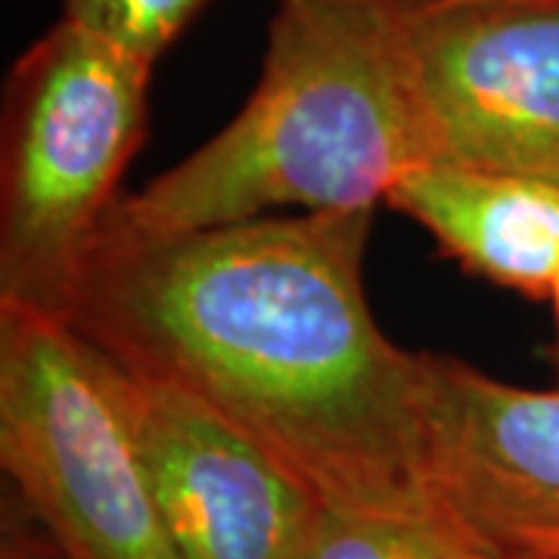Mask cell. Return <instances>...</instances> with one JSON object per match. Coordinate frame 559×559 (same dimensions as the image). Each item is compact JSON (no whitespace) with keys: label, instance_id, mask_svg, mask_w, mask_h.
<instances>
[{"label":"cell","instance_id":"obj_9","mask_svg":"<svg viewBox=\"0 0 559 559\" xmlns=\"http://www.w3.org/2000/svg\"><path fill=\"white\" fill-rule=\"evenodd\" d=\"M308 559H513L444 503L426 513L326 507Z\"/></svg>","mask_w":559,"mask_h":559},{"label":"cell","instance_id":"obj_7","mask_svg":"<svg viewBox=\"0 0 559 559\" xmlns=\"http://www.w3.org/2000/svg\"><path fill=\"white\" fill-rule=\"evenodd\" d=\"M423 414L441 503L507 557L559 559V385L423 355Z\"/></svg>","mask_w":559,"mask_h":559},{"label":"cell","instance_id":"obj_8","mask_svg":"<svg viewBox=\"0 0 559 559\" xmlns=\"http://www.w3.org/2000/svg\"><path fill=\"white\" fill-rule=\"evenodd\" d=\"M385 202L426 227L466 271L550 299L559 280V183L426 162L389 190Z\"/></svg>","mask_w":559,"mask_h":559},{"label":"cell","instance_id":"obj_10","mask_svg":"<svg viewBox=\"0 0 559 559\" xmlns=\"http://www.w3.org/2000/svg\"><path fill=\"white\" fill-rule=\"evenodd\" d=\"M62 20L119 44L140 60L159 57L183 35L209 0H60Z\"/></svg>","mask_w":559,"mask_h":559},{"label":"cell","instance_id":"obj_12","mask_svg":"<svg viewBox=\"0 0 559 559\" xmlns=\"http://www.w3.org/2000/svg\"><path fill=\"white\" fill-rule=\"evenodd\" d=\"M448 3H507V0H448Z\"/></svg>","mask_w":559,"mask_h":559},{"label":"cell","instance_id":"obj_3","mask_svg":"<svg viewBox=\"0 0 559 559\" xmlns=\"http://www.w3.org/2000/svg\"><path fill=\"white\" fill-rule=\"evenodd\" d=\"M153 62L75 22L47 28L3 84L0 305L66 318L146 134Z\"/></svg>","mask_w":559,"mask_h":559},{"label":"cell","instance_id":"obj_4","mask_svg":"<svg viewBox=\"0 0 559 559\" xmlns=\"http://www.w3.org/2000/svg\"><path fill=\"white\" fill-rule=\"evenodd\" d=\"M3 559H178L109 364L53 314L0 305Z\"/></svg>","mask_w":559,"mask_h":559},{"label":"cell","instance_id":"obj_11","mask_svg":"<svg viewBox=\"0 0 559 559\" xmlns=\"http://www.w3.org/2000/svg\"><path fill=\"white\" fill-rule=\"evenodd\" d=\"M550 301H554V311H557V364H559V280H557V286H554V296H550Z\"/></svg>","mask_w":559,"mask_h":559},{"label":"cell","instance_id":"obj_6","mask_svg":"<svg viewBox=\"0 0 559 559\" xmlns=\"http://www.w3.org/2000/svg\"><path fill=\"white\" fill-rule=\"evenodd\" d=\"M178 559H308L326 503L218 411L106 358Z\"/></svg>","mask_w":559,"mask_h":559},{"label":"cell","instance_id":"obj_2","mask_svg":"<svg viewBox=\"0 0 559 559\" xmlns=\"http://www.w3.org/2000/svg\"><path fill=\"white\" fill-rule=\"evenodd\" d=\"M417 0H277L261 79L234 121L109 218L183 234L274 209L367 212L436 162L414 69Z\"/></svg>","mask_w":559,"mask_h":559},{"label":"cell","instance_id":"obj_5","mask_svg":"<svg viewBox=\"0 0 559 559\" xmlns=\"http://www.w3.org/2000/svg\"><path fill=\"white\" fill-rule=\"evenodd\" d=\"M411 44L436 162L559 183V0H417Z\"/></svg>","mask_w":559,"mask_h":559},{"label":"cell","instance_id":"obj_1","mask_svg":"<svg viewBox=\"0 0 559 559\" xmlns=\"http://www.w3.org/2000/svg\"><path fill=\"white\" fill-rule=\"evenodd\" d=\"M367 212H301L183 234L106 221L66 323L103 358L218 411L326 507L426 513L423 355L364 289Z\"/></svg>","mask_w":559,"mask_h":559}]
</instances>
